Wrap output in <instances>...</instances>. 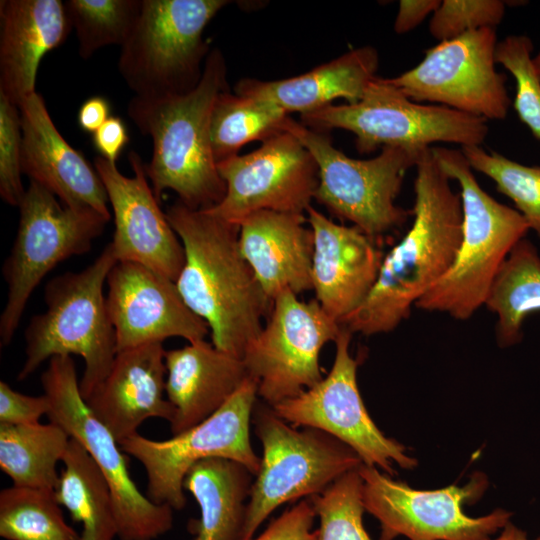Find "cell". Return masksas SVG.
<instances>
[{"instance_id":"cell-1","label":"cell","mask_w":540,"mask_h":540,"mask_svg":"<svg viewBox=\"0 0 540 540\" xmlns=\"http://www.w3.org/2000/svg\"><path fill=\"white\" fill-rule=\"evenodd\" d=\"M413 222L385 256L362 305L340 324L369 336L394 330L416 302L450 269L462 240L460 193L438 165L431 148L416 163Z\"/></svg>"},{"instance_id":"cell-2","label":"cell","mask_w":540,"mask_h":540,"mask_svg":"<svg viewBox=\"0 0 540 540\" xmlns=\"http://www.w3.org/2000/svg\"><path fill=\"white\" fill-rule=\"evenodd\" d=\"M165 213L185 252L176 280L181 297L207 323L212 344L242 359L273 301L240 252L239 225L179 200Z\"/></svg>"},{"instance_id":"cell-3","label":"cell","mask_w":540,"mask_h":540,"mask_svg":"<svg viewBox=\"0 0 540 540\" xmlns=\"http://www.w3.org/2000/svg\"><path fill=\"white\" fill-rule=\"evenodd\" d=\"M225 76L223 56L213 50L198 84L190 91L134 96L130 100L128 116L153 142L145 172L157 200L171 189L187 207L204 210L225 196L226 184L218 172L210 140L211 113L216 98L226 90Z\"/></svg>"},{"instance_id":"cell-4","label":"cell","mask_w":540,"mask_h":540,"mask_svg":"<svg viewBox=\"0 0 540 540\" xmlns=\"http://www.w3.org/2000/svg\"><path fill=\"white\" fill-rule=\"evenodd\" d=\"M443 172L460 187L462 240L447 273L415 304L467 320L485 305L512 248L530 230L522 215L483 190L461 149L431 147Z\"/></svg>"},{"instance_id":"cell-5","label":"cell","mask_w":540,"mask_h":540,"mask_svg":"<svg viewBox=\"0 0 540 540\" xmlns=\"http://www.w3.org/2000/svg\"><path fill=\"white\" fill-rule=\"evenodd\" d=\"M117 262L109 243L85 269L47 282V309L33 316L25 329V360L18 381L29 377L47 359L75 354L85 363L79 382L83 399L103 382L117 353L103 289Z\"/></svg>"},{"instance_id":"cell-6","label":"cell","mask_w":540,"mask_h":540,"mask_svg":"<svg viewBox=\"0 0 540 540\" xmlns=\"http://www.w3.org/2000/svg\"><path fill=\"white\" fill-rule=\"evenodd\" d=\"M252 419L263 454L240 540H251L276 508L321 493L363 463L342 441L319 429L298 430L269 405L254 408Z\"/></svg>"},{"instance_id":"cell-7","label":"cell","mask_w":540,"mask_h":540,"mask_svg":"<svg viewBox=\"0 0 540 540\" xmlns=\"http://www.w3.org/2000/svg\"><path fill=\"white\" fill-rule=\"evenodd\" d=\"M302 123L322 131L339 128L353 133L357 151L381 147L423 152L433 143L481 146L489 133L487 120L442 105H425L404 95L389 78L376 76L362 99L328 105L301 115Z\"/></svg>"},{"instance_id":"cell-8","label":"cell","mask_w":540,"mask_h":540,"mask_svg":"<svg viewBox=\"0 0 540 540\" xmlns=\"http://www.w3.org/2000/svg\"><path fill=\"white\" fill-rule=\"evenodd\" d=\"M282 130L294 135L315 159L319 182L314 199L333 215L374 238L401 227L409 218L411 212L395 200L406 172L425 150L383 147L376 157L360 160L338 150L321 131L289 116Z\"/></svg>"},{"instance_id":"cell-9","label":"cell","mask_w":540,"mask_h":540,"mask_svg":"<svg viewBox=\"0 0 540 540\" xmlns=\"http://www.w3.org/2000/svg\"><path fill=\"white\" fill-rule=\"evenodd\" d=\"M228 1L142 0L121 46L118 70L135 96L159 97L193 89L207 47L202 34Z\"/></svg>"},{"instance_id":"cell-10","label":"cell","mask_w":540,"mask_h":540,"mask_svg":"<svg viewBox=\"0 0 540 540\" xmlns=\"http://www.w3.org/2000/svg\"><path fill=\"white\" fill-rule=\"evenodd\" d=\"M18 230L2 266L8 296L0 316L1 346L15 334L26 304L42 279L59 263L87 253L109 222L91 208H73L30 180L19 205Z\"/></svg>"},{"instance_id":"cell-11","label":"cell","mask_w":540,"mask_h":540,"mask_svg":"<svg viewBox=\"0 0 540 540\" xmlns=\"http://www.w3.org/2000/svg\"><path fill=\"white\" fill-rule=\"evenodd\" d=\"M50 402L49 422L78 440L92 457L110 488L120 540H155L173 527L174 510L151 501L129 474L125 453L109 429L92 413L80 393L70 355L49 359L41 375Z\"/></svg>"},{"instance_id":"cell-12","label":"cell","mask_w":540,"mask_h":540,"mask_svg":"<svg viewBox=\"0 0 540 540\" xmlns=\"http://www.w3.org/2000/svg\"><path fill=\"white\" fill-rule=\"evenodd\" d=\"M256 396L257 382L249 376L222 407L191 429L166 440L149 439L139 433L122 440L121 450L145 469L146 496L173 510L183 509L187 472L209 458L239 462L255 476L261 463L250 442Z\"/></svg>"},{"instance_id":"cell-13","label":"cell","mask_w":540,"mask_h":540,"mask_svg":"<svg viewBox=\"0 0 540 540\" xmlns=\"http://www.w3.org/2000/svg\"><path fill=\"white\" fill-rule=\"evenodd\" d=\"M358 471L365 511L380 523L379 540L399 536L409 540H488L512 517V512L504 509L480 517L465 514L463 506L476 503L487 489L488 479L481 472H475L463 486L417 490L375 466L362 463Z\"/></svg>"},{"instance_id":"cell-14","label":"cell","mask_w":540,"mask_h":540,"mask_svg":"<svg viewBox=\"0 0 540 540\" xmlns=\"http://www.w3.org/2000/svg\"><path fill=\"white\" fill-rule=\"evenodd\" d=\"M341 324L316 299L302 301L291 291L273 299L266 323L244 350L242 360L269 406L294 398L318 384L319 354L337 339Z\"/></svg>"},{"instance_id":"cell-15","label":"cell","mask_w":540,"mask_h":540,"mask_svg":"<svg viewBox=\"0 0 540 540\" xmlns=\"http://www.w3.org/2000/svg\"><path fill=\"white\" fill-rule=\"evenodd\" d=\"M496 28H482L427 49L422 60L389 78L415 102H431L488 120L506 118V77L496 69Z\"/></svg>"},{"instance_id":"cell-16","label":"cell","mask_w":540,"mask_h":540,"mask_svg":"<svg viewBox=\"0 0 540 540\" xmlns=\"http://www.w3.org/2000/svg\"><path fill=\"white\" fill-rule=\"evenodd\" d=\"M352 334L341 325L334 362L326 377L272 408L294 427L319 429L342 441L368 466L389 475L395 474L394 464L412 469L417 460L406 453L405 446L380 431L363 403L357 384L358 361L349 350Z\"/></svg>"},{"instance_id":"cell-17","label":"cell","mask_w":540,"mask_h":540,"mask_svg":"<svg viewBox=\"0 0 540 540\" xmlns=\"http://www.w3.org/2000/svg\"><path fill=\"white\" fill-rule=\"evenodd\" d=\"M217 168L226 193L217 205L204 210L237 225L262 210L303 214L319 182L311 153L284 130L253 152L217 163Z\"/></svg>"},{"instance_id":"cell-18","label":"cell","mask_w":540,"mask_h":540,"mask_svg":"<svg viewBox=\"0 0 540 540\" xmlns=\"http://www.w3.org/2000/svg\"><path fill=\"white\" fill-rule=\"evenodd\" d=\"M106 283L117 352L163 343L170 337L192 343L204 340L210 332L207 323L185 304L176 282L149 267L118 261Z\"/></svg>"},{"instance_id":"cell-19","label":"cell","mask_w":540,"mask_h":540,"mask_svg":"<svg viewBox=\"0 0 540 540\" xmlns=\"http://www.w3.org/2000/svg\"><path fill=\"white\" fill-rule=\"evenodd\" d=\"M128 159L133 177L123 175L116 163L100 156L94 159L114 214L110 243L115 257L142 264L176 282L185 262L184 247L148 185L142 158L130 151Z\"/></svg>"},{"instance_id":"cell-20","label":"cell","mask_w":540,"mask_h":540,"mask_svg":"<svg viewBox=\"0 0 540 540\" xmlns=\"http://www.w3.org/2000/svg\"><path fill=\"white\" fill-rule=\"evenodd\" d=\"M313 232L312 283L322 309L339 323L371 292L383 259L375 238L356 226L337 224L310 206Z\"/></svg>"},{"instance_id":"cell-21","label":"cell","mask_w":540,"mask_h":540,"mask_svg":"<svg viewBox=\"0 0 540 540\" xmlns=\"http://www.w3.org/2000/svg\"><path fill=\"white\" fill-rule=\"evenodd\" d=\"M22 130V171L73 208H91L111 219L108 196L95 169L54 125L37 92L18 105Z\"/></svg>"},{"instance_id":"cell-22","label":"cell","mask_w":540,"mask_h":540,"mask_svg":"<svg viewBox=\"0 0 540 540\" xmlns=\"http://www.w3.org/2000/svg\"><path fill=\"white\" fill-rule=\"evenodd\" d=\"M165 351L162 343H151L117 352L108 375L85 400L118 443L138 433L148 418L172 421Z\"/></svg>"},{"instance_id":"cell-23","label":"cell","mask_w":540,"mask_h":540,"mask_svg":"<svg viewBox=\"0 0 540 540\" xmlns=\"http://www.w3.org/2000/svg\"><path fill=\"white\" fill-rule=\"evenodd\" d=\"M299 213L262 210L239 225V248L265 294L273 301L284 291L313 289V232Z\"/></svg>"},{"instance_id":"cell-24","label":"cell","mask_w":540,"mask_h":540,"mask_svg":"<svg viewBox=\"0 0 540 540\" xmlns=\"http://www.w3.org/2000/svg\"><path fill=\"white\" fill-rule=\"evenodd\" d=\"M0 93L13 104L35 91L42 58L62 45L72 30L65 2H0Z\"/></svg>"},{"instance_id":"cell-25","label":"cell","mask_w":540,"mask_h":540,"mask_svg":"<svg viewBox=\"0 0 540 540\" xmlns=\"http://www.w3.org/2000/svg\"><path fill=\"white\" fill-rule=\"evenodd\" d=\"M166 397L174 408L172 436L200 424L249 377L241 358L199 340L165 351Z\"/></svg>"},{"instance_id":"cell-26","label":"cell","mask_w":540,"mask_h":540,"mask_svg":"<svg viewBox=\"0 0 540 540\" xmlns=\"http://www.w3.org/2000/svg\"><path fill=\"white\" fill-rule=\"evenodd\" d=\"M378 53L372 46L351 50L299 76L276 81L243 79L235 93L269 102L286 114L305 115L342 98L348 104L360 101L377 76Z\"/></svg>"},{"instance_id":"cell-27","label":"cell","mask_w":540,"mask_h":540,"mask_svg":"<svg viewBox=\"0 0 540 540\" xmlns=\"http://www.w3.org/2000/svg\"><path fill=\"white\" fill-rule=\"evenodd\" d=\"M253 474L243 464L209 458L193 465L184 478L200 509L191 540H240Z\"/></svg>"},{"instance_id":"cell-28","label":"cell","mask_w":540,"mask_h":540,"mask_svg":"<svg viewBox=\"0 0 540 540\" xmlns=\"http://www.w3.org/2000/svg\"><path fill=\"white\" fill-rule=\"evenodd\" d=\"M55 498L81 523V540H114L118 526L110 488L84 446L70 438Z\"/></svg>"},{"instance_id":"cell-29","label":"cell","mask_w":540,"mask_h":540,"mask_svg":"<svg viewBox=\"0 0 540 540\" xmlns=\"http://www.w3.org/2000/svg\"><path fill=\"white\" fill-rule=\"evenodd\" d=\"M70 436L60 426L0 424V468L17 487L54 492Z\"/></svg>"},{"instance_id":"cell-30","label":"cell","mask_w":540,"mask_h":540,"mask_svg":"<svg viewBox=\"0 0 540 540\" xmlns=\"http://www.w3.org/2000/svg\"><path fill=\"white\" fill-rule=\"evenodd\" d=\"M485 306L498 317L496 338L501 347L522 339V326L540 311V256L526 238L510 251L491 286Z\"/></svg>"},{"instance_id":"cell-31","label":"cell","mask_w":540,"mask_h":540,"mask_svg":"<svg viewBox=\"0 0 540 540\" xmlns=\"http://www.w3.org/2000/svg\"><path fill=\"white\" fill-rule=\"evenodd\" d=\"M288 117L264 100L222 91L213 106L210 140L217 163L238 155L245 144L282 132Z\"/></svg>"},{"instance_id":"cell-32","label":"cell","mask_w":540,"mask_h":540,"mask_svg":"<svg viewBox=\"0 0 540 540\" xmlns=\"http://www.w3.org/2000/svg\"><path fill=\"white\" fill-rule=\"evenodd\" d=\"M0 536L6 540H81L54 492L10 486L0 492Z\"/></svg>"},{"instance_id":"cell-33","label":"cell","mask_w":540,"mask_h":540,"mask_svg":"<svg viewBox=\"0 0 540 540\" xmlns=\"http://www.w3.org/2000/svg\"><path fill=\"white\" fill-rule=\"evenodd\" d=\"M66 9L83 59L109 46L120 47L140 14L142 0H69Z\"/></svg>"},{"instance_id":"cell-34","label":"cell","mask_w":540,"mask_h":540,"mask_svg":"<svg viewBox=\"0 0 540 540\" xmlns=\"http://www.w3.org/2000/svg\"><path fill=\"white\" fill-rule=\"evenodd\" d=\"M471 168L496 184L540 238V166H528L481 146L461 147Z\"/></svg>"},{"instance_id":"cell-35","label":"cell","mask_w":540,"mask_h":540,"mask_svg":"<svg viewBox=\"0 0 540 540\" xmlns=\"http://www.w3.org/2000/svg\"><path fill=\"white\" fill-rule=\"evenodd\" d=\"M362 489L357 468L309 497L320 520L318 540H372L363 525Z\"/></svg>"},{"instance_id":"cell-36","label":"cell","mask_w":540,"mask_h":540,"mask_svg":"<svg viewBox=\"0 0 540 540\" xmlns=\"http://www.w3.org/2000/svg\"><path fill=\"white\" fill-rule=\"evenodd\" d=\"M533 43L525 35H509L498 41L496 64L514 77L516 92L513 107L520 121L540 140V79L533 65Z\"/></svg>"},{"instance_id":"cell-37","label":"cell","mask_w":540,"mask_h":540,"mask_svg":"<svg viewBox=\"0 0 540 540\" xmlns=\"http://www.w3.org/2000/svg\"><path fill=\"white\" fill-rule=\"evenodd\" d=\"M501 0H443L429 21V32L439 42L467 32L496 28L505 14Z\"/></svg>"},{"instance_id":"cell-38","label":"cell","mask_w":540,"mask_h":540,"mask_svg":"<svg viewBox=\"0 0 540 540\" xmlns=\"http://www.w3.org/2000/svg\"><path fill=\"white\" fill-rule=\"evenodd\" d=\"M22 174L20 111L0 93V196L10 206L19 207L24 198Z\"/></svg>"},{"instance_id":"cell-39","label":"cell","mask_w":540,"mask_h":540,"mask_svg":"<svg viewBox=\"0 0 540 540\" xmlns=\"http://www.w3.org/2000/svg\"><path fill=\"white\" fill-rule=\"evenodd\" d=\"M315 518L316 512L311 500L304 498L251 540H318V530H313Z\"/></svg>"},{"instance_id":"cell-40","label":"cell","mask_w":540,"mask_h":540,"mask_svg":"<svg viewBox=\"0 0 540 540\" xmlns=\"http://www.w3.org/2000/svg\"><path fill=\"white\" fill-rule=\"evenodd\" d=\"M50 409L45 394L30 396L12 389L6 382H0V424L27 425L39 423Z\"/></svg>"},{"instance_id":"cell-41","label":"cell","mask_w":540,"mask_h":540,"mask_svg":"<svg viewBox=\"0 0 540 540\" xmlns=\"http://www.w3.org/2000/svg\"><path fill=\"white\" fill-rule=\"evenodd\" d=\"M92 142L100 157L116 163L122 150L129 142L125 123L120 117L111 116L93 133Z\"/></svg>"},{"instance_id":"cell-42","label":"cell","mask_w":540,"mask_h":540,"mask_svg":"<svg viewBox=\"0 0 540 540\" xmlns=\"http://www.w3.org/2000/svg\"><path fill=\"white\" fill-rule=\"evenodd\" d=\"M441 0H401L394 22L397 34H404L415 29L425 18L433 14Z\"/></svg>"},{"instance_id":"cell-43","label":"cell","mask_w":540,"mask_h":540,"mask_svg":"<svg viewBox=\"0 0 540 540\" xmlns=\"http://www.w3.org/2000/svg\"><path fill=\"white\" fill-rule=\"evenodd\" d=\"M110 103L102 96H93L85 100L79 108L77 121L86 133L97 131L111 116Z\"/></svg>"},{"instance_id":"cell-44","label":"cell","mask_w":540,"mask_h":540,"mask_svg":"<svg viewBox=\"0 0 540 540\" xmlns=\"http://www.w3.org/2000/svg\"><path fill=\"white\" fill-rule=\"evenodd\" d=\"M488 540H540V536L536 539H529L524 530L517 527L510 521L500 530L498 536Z\"/></svg>"},{"instance_id":"cell-45","label":"cell","mask_w":540,"mask_h":540,"mask_svg":"<svg viewBox=\"0 0 540 540\" xmlns=\"http://www.w3.org/2000/svg\"><path fill=\"white\" fill-rule=\"evenodd\" d=\"M533 65L540 79V52L533 58Z\"/></svg>"}]
</instances>
